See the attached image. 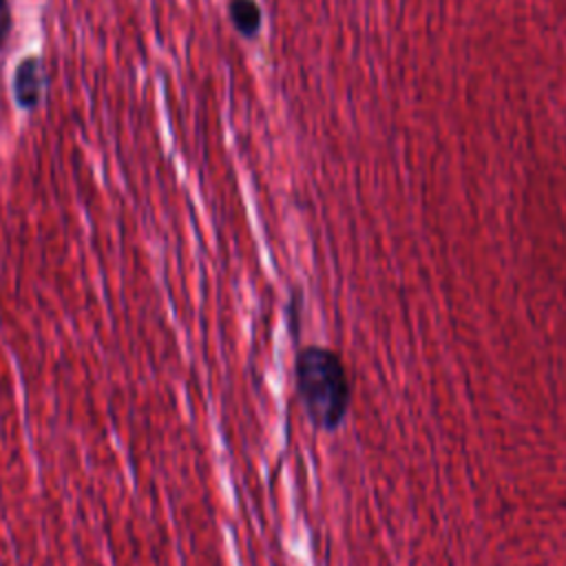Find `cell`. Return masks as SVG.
<instances>
[{"label": "cell", "instance_id": "6da1fadb", "mask_svg": "<svg viewBox=\"0 0 566 566\" xmlns=\"http://www.w3.org/2000/svg\"><path fill=\"white\" fill-rule=\"evenodd\" d=\"M296 398L312 422L321 431H336L352 402V385L340 356L321 345L298 349L294 358Z\"/></svg>", "mask_w": 566, "mask_h": 566}, {"label": "cell", "instance_id": "277c9868", "mask_svg": "<svg viewBox=\"0 0 566 566\" xmlns=\"http://www.w3.org/2000/svg\"><path fill=\"white\" fill-rule=\"evenodd\" d=\"M13 20H11V9L7 0H0V49L7 44L9 33H11Z\"/></svg>", "mask_w": 566, "mask_h": 566}, {"label": "cell", "instance_id": "3957f363", "mask_svg": "<svg viewBox=\"0 0 566 566\" xmlns=\"http://www.w3.org/2000/svg\"><path fill=\"white\" fill-rule=\"evenodd\" d=\"M228 13H230V20H232L234 29L243 38L250 40L261 31L263 13H261V7L254 0H230Z\"/></svg>", "mask_w": 566, "mask_h": 566}, {"label": "cell", "instance_id": "7a4b0ae2", "mask_svg": "<svg viewBox=\"0 0 566 566\" xmlns=\"http://www.w3.org/2000/svg\"><path fill=\"white\" fill-rule=\"evenodd\" d=\"M46 86H49V73L42 57L31 55L15 66L11 91H13L15 104L22 111H35L44 99Z\"/></svg>", "mask_w": 566, "mask_h": 566}]
</instances>
